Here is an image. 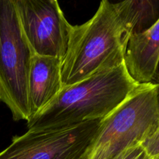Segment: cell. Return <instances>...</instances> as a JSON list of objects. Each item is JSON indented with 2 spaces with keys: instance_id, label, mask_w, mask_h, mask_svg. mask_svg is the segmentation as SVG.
<instances>
[{
  "instance_id": "cell-5",
  "label": "cell",
  "mask_w": 159,
  "mask_h": 159,
  "mask_svg": "<svg viewBox=\"0 0 159 159\" xmlns=\"http://www.w3.org/2000/svg\"><path fill=\"white\" fill-rule=\"evenodd\" d=\"M103 119L53 130H29L12 138L0 159H85Z\"/></svg>"
},
{
  "instance_id": "cell-6",
  "label": "cell",
  "mask_w": 159,
  "mask_h": 159,
  "mask_svg": "<svg viewBox=\"0 0 159 159\" xmlns=\"http://www.w3.org/2000/svg\"><path fill=\"white\" fill-rule=\"evenodd\" d=\"M23 34L34 54L61 59L71 26L56 0H15Z\"/></svg>"
},
{
  "instance_id": "cell-2",
  "label": "cell",
  "mask_w": 159,
  "mask_h": 159,
  "mask_svg": "<svg viewBox=\"0 0 159 159\" xmlns=\"http://www.w3.org/2000/svg\"><path fill=\"white\" fill-rule=\"evenodd\" d=\"M129 37L114 3L101 2L92 19L71 26L68 51L62 61L63 87L123 65Z\"/></svg>"
},
{
  "instance_id": "cell-10",
  "label": "cell",
  "mask_w": 159,
  "mask_h": 159,
  "mask_svg": "<svg viewBox=\"0 0 159 159\" xmlns=\"http://www.w3.org/2000/svg\"><path fill=\"white\" fill-rule=\"evenodd\" d=\"M152 159L159 158V127L141 144Z\"/></svg>"
},
{
  "instance_id": "cell-9",
  "label": "cell",
  "mask_w": 159,
  "mask_h": 159,
  "mask_svg": "<svg viewBox=\"0 0 159 159\" xmlns=\"http://www.w3.org/2000/svg\"><path fill=\"white\" fill-rule=\"evenodd\" d=\"M114 5L130 37L147 30L159 20V1L128 0Z\"/></svg>"
},
{
  "instance_id": "cell-3",
  "label": "cell",
  "mask_w": 159,
  "mask_h": 159,
  "mask_svg": "<svg viewBox=\"0 0 159 159\" xmlns=\"http://www.w3.org/2000/svg\"><path fill=\"white\" fill-rule=\"evenodd\" d=\"M159 127V99L155 84H140L102 121L99 134L85 159H116L141 145Z\"/></svg>"
},
{
  "instance_id": "cell-13",
  "label": "cell",
  "mask_w": 159,
  "mask_h": 159,
  "mask_svg": "<svg viewBox=\"0 0 159 159\" xmlns=\"http://www.w3.org/2000/svg\"><path fill=\"white\" fill-rule=\"evenodd\" d=\"M0 101H1V96H0Z\"/></svg>"
},
{
  "instance_id": "cell-12",
  "label": "cell",
  "mask_w": 159,
  "mask_h": 159,
  "mask_svg": "<svg viewBox=\"0 0 159 159\" xmlns=\"http://www.w3.org/2000/svg\"><path fill=\"white\" fill-rule=\"evenodd\" d=\"M152 83L155 84V85L158 86V99H159V62L158 67H157L156 71H155V76L153 78V80H152Z\"/></svg>"
},
{
  "instance_id": "cell-7",
  "label": "cell",
  "mask_w": 159,
  "mask_h": 159,
  "mask_svg": "<svg viewBox=\"0 0 159 159\" xmlns=\"http://www.w3.org/2000/svg\"><path fill=\"white\" fill-rule=\"evenodd\" d=\"M61 67L60 58L33 55L27 84L29 120L44 109L63 88Z\"/></svg>"
},
{
  "instance_id": "cell-1",
  "label": "cell",
  "mask_w": 159,
  "mask_h": 159,
  "mask_svg": "<svg viewBox=\"0 0 159 159\" xmlns=\"http://www.w3.org/2000/svg\"><path fill=\"white\" fill-rule=\"evenodd\" d=\"M140 84L128 74L124 63L101 71L61 89L57 96L26 121L29 130H53L104 119L119 107Z\"/></svg>"
},
{
  "instance_id": "cell-4",
  "label": "cell",
  "mask_w": 159,
  "mask_h": 159,
  "mask_svg": "<svg viewBox=\"0 0 159 159\" xmlns=\"http://www.w3.org/2000/svg\"><path fill=\"white\" fill-rule=\"evenodd\" d=\"M20 24L15 0H0V96L14 120L30 117L27 84L34 55Z\"/></svg>"
},
{
  "instance_id": "cell-11",
  "label": "cell",
  "mask_w": 159,
  "mask_h": 159,
  "mask_svg": "<svg viewBox=\"0 0 159 159\" xmlns=\"http://www.w3.org/2000/svg\"><path fill=\"white\" fill-rule=\"evenodd\" d=\"M116 159H152L141 145L135 146L121 154Z\"/></svg>"
},
{
  "instance_id": "cell-14",
  "label": "cell",
  "mask_w": 159,
  "mask_h": 159,
  "mask_svg": "<svg viewBox=\"0 0 159 159\" xmlns=\"http://www.w3.org/2000/svg\"><path fill=\"white\" fill-rule=\"evenodd\" d=\"M157 159H159V158H157Z\"/></svg>"
},
{
  "instance_id": "cell-8",
  "label": "cell",
  "mask_w": 159,
  "mask_h": 159,
  "mask_svg": "<svg viewBox=\"0 0 159 159\" xmlns=\"http://www.w3.org/2000/svg\"><path fill=\"white\" fill-rule=\"evenodd\" d=\"M159 62V20L151 28L129 37L124 65L138 84L152 83Z\"/></svg>"
}]
</instances>
